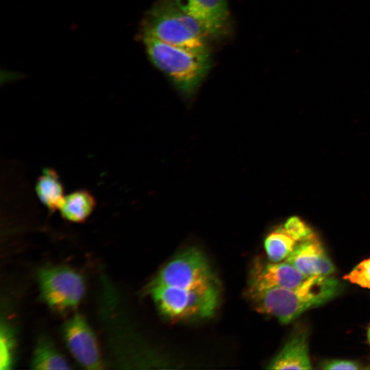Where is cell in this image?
<instances>
[{"label":"cell","mask_w":370,"mask_h":370,"mask_svg":"<svg viewBox=\"0 0 370 370\" xmlns=\"http://www.w3.org/2000/svg\"><path fill=\"white\" fill-rule=\"evenodd\" d=\"M62 334L69 352L87 369H101L103 362L97 338L85 319L75 314L62 328Z\"/></svg>","instance_id":"obj_7"},{"label":"cell","mask_w":370,"mask_h":370,"mask_svg":"<svg viewBox=\"0 0 370 370\" xmlns=\"http://www.w3.org/2000/svg\"><path fill=\"white\" fill-rule=\"evenodd\" d=\"M95 205L91 193L86 190H78L64 196L59 210L66 221L82 223L92 214Z\"/></svg>","instance_id":"obj_12"},{"label":"cell","mask_w":370,"mask_h":370,"mask_svg":"<svg viewBox=\"0 0 370 370\" xmlns=\"http://www.w3.org/2000/svg\"><path fill=\"white\" fill-rule=\"evenodd\" d=\"M217 283L204 255L197 249L190 247L182 251L167 262L150 286L199 288Z\"/></svg>","instance_id":"obj_5"},{"label":"cell","mask_w":370,"mask_h":370,"mask_svg":"<svg viewBox=\"0 0 370 370\" xmlns=\"http://www.w3.org/2000/svg\"><path fill=\"white\" fill-rule=\"evenodd\" d=\"M38 278L42 298L56 312H64L75 308L84 295L83 278L69 267H44L39 270Z\"/></svg>","instance_id":"obj_6"},{"label":"cell","mask_w":370,"mask_h":370,"mask_svg":"<svg viewBox=\"0 0 370 370\" xmlns=\"http://www.w3.org/2000/svg\"><path fill=\"white\" fill-rule=\"evenodd\" d=\"M343 278L352 284L370 289V258L361 261Z\"/></svg>","instance_id":"obj_18"},{"label":"cell","mask_w":370,"mask_h":370,"mask_svg":"<svg viewBox=\"0 0 370 370\" xmlns=\"http://www.w3.org/2000/svg\"><path fill=\"white\" fill-rule=\"evenodd\" d=\"M149 60L184 95L190 96L200 86L210 66L207 48L190 49L169 44L141 34Z\"/></svg>","instance_id":"obj_2"},{"label":"cell","mask_w":370,"mask_h":370,"mask_svg":"<svg viewBox=\"0 0 370 370\" xmlns=\"http://www.w3.org/2000/svg\"><path fill=\"white\" fill-rule=\"evenodd\" d=\"M324 369H360V364L355 361L347 360H326L321 365Z\"/></svg>","instance_id":"obj_19"},{"label":"cell","mask_w":370,"mask_h":370,"mask_svg":"<svg viewBox=\"0 0 370 370\" xmlns=\"http://www.w3.org/2000/svg\"><path fill=\"white\" fill-rule=\"evenodd\" d=\"M149 291L160 312L173 321L208 317L219 300L218 283L199 288L153 286Z\"/></svg>","instance_id":"obj_4"},{"label":"cell","mask_w":370,"mask_h":370,"mask_svg":"<svg viewBox=\"0 0 370 370\" xmlns=\"http://www.w3.org/2000/svg\"><path fill=\"white\" fill-rule=\"evenodd\" d=\"M141 34L190 49L207 48L206 31L174 0H157L146 14Z\"/></svg>","instance_id":"obj_3"},{"label":"cell","mask_w":370,"mask_h":370,"mask_svg":"<svg viewBox=\"0 0 370 370\" xmlns=\"http://www.w3.org/2000/svg\"><path fill=\"white\" fill-rule=\"evenodd\" d=\"M285 260L306 277L329 276L335 271L332 262L315 234L299 243Z\"/></svg>","instance_id":"obj_9"},{"label":"cell","mask_w":370,"mask_h":370,"mask_svg":"<svg viewBox=\"0 0 370 370\" xmlns=\"http://www.w3.org/2000/svg\"><path fill=\"white\" fill-rule=\"evenodd\" d=\"M308 334L303 328L294 332L280 353L269 363V369H311Z\"/></svg>","instance_id":"obj_11"},{"label":"cell","mask_w":370,"mask_h":370,"mask_svg":"<svg viewBox=\"0 0 370 370\" xmlns=\"http://www.w3.org/2000/svg\"><path fill=\"white\" fill-rule=\"evenodd\" d=\"M31 366L34 369H69L64 356L49 337L40 336L33 352Z\"/></svg>","instance_id":"obj_14"},{"label":"cell","mask_w":370,"mask_h":370,"mask_svg":"<svg viewBox=\"0 0 370 370\" xmlns=\"http://www.w3.org/2000/svg\"><path fill=\"white\" fill-rule=\"evenodd\" d=\"M299 243L281 225L267 236L264 246L269 259L278 262L286 260Z\"/></svg>","instance_id":"obj_15"},{"label":"cell","mask_w":370,"mask_h":370,"mask_svg":"<svg viewBox=\"0 0 370 370\" xmlns=\"http://www.w3.org/2000/svg\"><path fill=\"white\" fill-rule=\"evenodd\" d=\"M282 226L299 243L309 238L314 234L312 228L297 216L289 217Z\"/></svg>","instance_id":"obj_17"},{"label":"cell","mask_w":370,"mask_h":370,"mask_svg":"<svg viewBox=\"0 0 370 370\" xmlns=\"http://www.w3.org/2000/svg\"><path fill=\"white\" fill-rule=\"evenodd\" d=\"M38 199L51 212L59 210L64 197L63 186L52 169H42L35 185Z\"/></svg>","instance_id":"obj_13"},{"label":"cell","mask_w":370,"mask_h":370,"mask_svg":"<svg viewBox=\"0 0 370 370\" xmlns=\"http://www.w3.org/2000/svg\"><path fill=\"white\" fill-rule=\"evenodd\" d=\"M14 338L11 329L6 323H1L0 332V369L12 367L14 360Z\"/></svg>","instance_id":"obj_16"},{"label":"cell","mask_w":370,"mask_h":370,"mask_svg":"<svg viewBox=\"0 0 370 370\" xmlns=\"http://www.w3.org/2000/svg\"><path fill=\"white\" fill-rule=\"evenodd\" d=\"M307 278L286 260L264 264L258 260L250 271L248 291L293 288L301 284Z\"/></svg>","instance_id":"obj_8"},{"label":"cell","mask_w":370,"mask_h":370,"mask_svg":"<svg viewBox=\"0 0 370 370\" xmlns=\"http://www.w3.org/2000/svg\"><path fill=\"white\" fill-rule=\"evenodd\" d=\"M186 13L197 20L208 36H219L229 21L227 0H174Z\"/></svg>","instance_id":"obj_10"},{"label":"cell","mask_w":370,"mask_h":370,"mask_svg":"<svg viewBox=\"0 0 370 370\" xmlns=\"http://www.w3.org/2000/svg\"><path fill=\"white\" fill-rule=\"evenodd\" d=\"M367 337H368L369 343L370 344V325H369V327L368 331H367Z\"/></svg>","instance_id":"obj_20"},{"label":"cell","mask_w":370,"mask_h":370,"mask_svg":"<svg viewBox=\"0 0 370 370\" xmlns=\"http://www.w3.org/2000/svg\"><path fill=\"white\" fill-rule=\"evenodd\" d=\"M341 289V284L334 277L314 275L296 287L247 291V295L258 312L288 323L305 311L334 298Z\"/></svg>","instance_id":"obj_1"}]
</instances>
